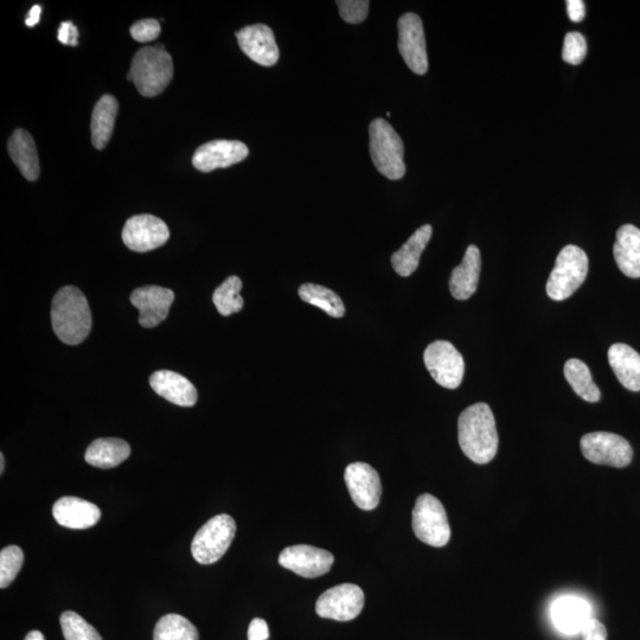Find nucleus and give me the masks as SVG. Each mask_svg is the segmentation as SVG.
<instances>
[{
	"instance_id": "0eeeda50",
	"label": "nucleus",
	"mask_w": 640,
	"mask_h": 640,
	"mask_svg": "<svg viewBox=\"0 0 640 640\" xmlns=\"http://www.w3.org/2000/svg\"><path fill=\"white\" fill-rule=\"evenodd\" d=\"M413 530L421 542L431 547H445L450 541V523H448L444 505L438 498L424 494L416 499L413 510Z\"/></svg>"
},
{
	"instance_id": "72a5a7b5",
	"label": "nucleus",
	"mask_w": 640,
	"mask_h": 640,
	"mask_svg": "<svg viewBox=\"0 0 640 640\" xmlns=\"http://www.w3.org/2000/svg\"><path fill=\"white\" fill-rule=\"evenodd\" d=\"M587 55V42L584 35L580 32H568L563 42L562 59L563 61L578 66L585 60Z\"/></svg>"
},
{
	"instance_id": "a211bd4d",
	"label": "nucleus",
	"mask_w": 640,
	"mask_h": 640,
	"mask_svg": "<svg viewBox=\"0 0 640 640\" xmlns=\"http://www.w3.org/2000/svg\"><path fill=\"white\" fill-rule=\"evenodd\" d=\"M57 523L69 529H88L100 521L101 510L95 504L78 497H63L54 504Z\"/></svg>"
},
{
	"instance_id": "f257e3e1",
	"label": "nucleus",
	"mask_w": 640,
	"mask_h": 640,
	"mask_svg": "<svg viewBox=\"0 0 640 640\" xmlns=\"http://www.w3.org/2000/svg\"><path fill=\"white\" fill-rule=\"evenodd\" d=\"M458 440L465 456L473 463L488 464L496 457L498 433L495 416L489 405L475 403L460 414Z\"/></svg>"
},
{
	"instance_id": "2eb2a0df",
	"label": "nucleus",
	"mask_w": 640,
	"mask_h": 640,
	"mask_svg": "<svg viewBox=\"0 0 640 640\" xmlns=\"http://www.w3.org/2000/svg\"><path fill=\"white\" fill-rule=\"evenodd\" d=\"M174 300L175 293L160 286L140 287L131 294V303L139 310V324L145 329L164 322Z\"/></svg>"
},
{
	"instance_id": "a878e982",
	"label": "nucleus",
	"mask_w": 640,
	"mask_h": 640,
	"mask_svg": "<svg viewBox=\"0 0 640 640\" xmlns=\"http://www.w3.org/2000/svg\"><path fill=\"white\" fill-rule=\"evenodd\" d=\"M131 456V447L123 439H96L88 446L85 460L89 465L99 469H113L124 463Z\"/></svg>"
},
{
	"instance_id": "79ce46f5",
	"label": "nucleus",
	"mask_w": 640,
	"mask_h": 640,
	"mask_svg": "<svg viewBox=\"0 0 640 640\" xmlns=\"http://www.w3.org/2000/svg\"><path fill=\"white\" fill-rule=\"evenodd\" d=\"M24 640H46L44 639L43 633L40 631H31L28 633V636L25 637Z\"/></svg>"
},
{
	"instance_id": "bb28decb",
	"label": "nucleus",
	"mask_w": 640,
	"mask_h": 640,
	"mask_svg": "<svg viewBox=\"0 0 640 640\" xmlns=\"http://www.w3.org/2000/svg\"><path fill=\"white\" fill-rule=\"evenodd\" d=\"M118 113V100L113 95H104L96 102L91 125L92 143L96 150H104L110 143Z\"/></svg>"
},
{
	"instance_id": "f03ea898",
	"label": "nucleus",
	"mask_w": 640,
	"mask_h": 640,
	"mask_svg": "<svg viewBox=\"0 0 640 640\" xmlns=\"http://www.w3.org/2000/svg\"><path fill=\"white\" fill-rule=\"evenodd\" d=\"M51 325L64 344H81L91 334L92 313L87 298L78 287L61 288L51 305Z\"/></svg>"
},
{
	"instance_id": "dca6fc26",
	"label": "nucleus",
	"mask_w": 640,
	"mask_h": 640,
	"mask_svg": "<svg viewBox=\"0 0 640 640\" xmlns=\"http://www.w3.org/2000/svg\"><path fill=\"white\" fill-rule=\"evenodd\" d=\"M248 155V147L238 140H214L198 147L192 165L198 171L211 172L241 163Z\"/></svg>"
},
{
	"instance_id": "6ab92c4d",
	"label": "nucleus",
	"mask_w": 640,
	"mask_h": 640,
	"mask_svg": "<svg viewBox=\"0 0 640 640\" xmlns=\"http://www.w3.org/2000/svg\"><path fill=\"white\" fill-rule=\"evenodd\" d=\"M150 386L157 395L177 406L194 407L198 400L194 384L175 371H156L150 377Z\"/></svg>"
},
{
	"instance_id": "e433bc0d",
	"label": "nucleus",
	"mask_w": 640,
	"mask_h": 640,
	"mask_svg": "<svg viewBox=\"0 0 640 640\" xmlns=\"http://www.w3.org/2000/svg\"><path fill=\"white\" fill-rule=\"evenodd\" d=\"M57 38H59V41L64 44V46L78 47L79 30L72 22H63L60 25Z\"/></svg>"
},
{
	"instance_id": "7c9ffc66",
	"label": "nucleus",
	"mask_w": 640,
	"mask_h": 640,
	"mask_svg": "<svg viewBox=\"0 0 640 640\" xmlns=\"http://www.w3.org/2000/svg\"><path fill=\"white\" fill-rule=\"evenodd\" d=\"M242 281L239 277H229L216 288L213 296V302L217 311L224 317L232 316L243 309V298L240 296L242 290Z\"/></svg>"
},
{
	"instance_id": "ea45409f",
	"label": "nucleus",
	"mask_w": 640,
	"mask_h": 640,
	"mask_svg": "<svg viewBox=\"0 0 640 640\" xmlns=\"http://www.w3.org/2000/svg\"><path fill=\"white\" fill-rule=\"evenodd\" d=\"M568 17L574 23L584 21L586 16V6L582 0H568L567 2Z\"/></svg>"
},
{
	"instance_id": "7ed1b4c3",
	"label": "nucleus",
	"mask_w": 640,
	"mask_h": 640,
	"mask_svg": "<svg viewBox=\"0 0 640 640\" xmlns=\"http://www.w3.org/2000/svg\"><path fill=\"white\" fill-rule=\"evenodd\" d=\"M174 78V61L165 49L145 47L134 55L127 80L146 98L163 93Z\"/></svg>"
},
{
	"instance_id": "4c0bfd02",
	"label": "nucleus",
	"mask_w": 640,
	"mask_h": 640,
	"mask_svg": "<svg viewBox=\"0 0 640 640\" xmlns=\"http://www.w3.org/2000/svg\"><path fill=\"white\" fill-rule=\"evenodd\" d=\"M582 640H607L606 627L592 618L581 631Z\"/></svg>"
},
{
	"instance_id": "9d476101",
	"label": "nucleus",
	"mask_w": 640,
	"mask_h": 640,
	"mask_svg": "<svg viewBox=\"0 0 640 640\" xmlns=\"http://www.w3.org/2000/svg\"><path fill=\"white\" fill-rule=\"evenodd\" d=\"M364 607V593L360 587L343 584L330 588L317 600L316 612L320 618L350 622L360 616Z\"/></svg>"
},
{
	"instance_id": "f8f14e48",
	"label": "nucleus",
	"mask_w": 640,
	"mask_h": 640,
	"mask_svg": "<svg viewBox=\"0 0 640 640\" xmlns=\"http://www.w3.org/2000/svg\"><path fill=\"white\" fill-rule=\"evenodd\" d=\"M399 50L402 59L409 69L418 75H425L428 70L424 24L418 15H402L398 23Z\"/></svg>"
},
{
	"instance_id": "2f4dec72",
	"label": "nucleus",
	"mask_w": 640,
	"mask_h": 640,
	"mask_svg": "<svg viewBox=\"0 0 640 640\" xmlns=\"http://www.w3.org/2000/svg\"><path fill=\"white\" fill-rule=\"evenodd\" d=\"M60 622L66 640H104L78 613L66 611L62 613Z\"/></svg>"
},
{
	"instance_id": "c9c22d12",
	"label": "nucleus",
	"mask_w": 640,
	"mask_h": 640,
	"mask_svg": "<svg viewBox=\"0 0 640 640\" xmlns=\"http://www.w3.org/2000/svg\"><path fill=\"white\" fill-rule=\"evenodd\" d=\"M130 31L133 40L140 43L151 42L159 37L160 24L157 19H143V21L134 23Z\"/></svg>"
},
{
	"instance_id": "473e14b6",
	"label": "nucleus",
	"mask_w": 640,
	"mask_h": 640,
	"mask_svg": "<svg viewBox=\"0 0 640 640\" xmlns=\"http://www.w3.org/2000/svg\"><path fill=\"white\" fill-rule=\"evenodd\" d=\"M23 562V550L17 546L6 547L0 552V588L9 587L15 581Z\"/></svg>"
},
{
	"instance_id": "4be33fe9",
	"label": "nucleus",
	"mask_w": 640,
	"mask_h": 640,
	"mask_svg": "<svg viewBox=\"0 0 640 640\" xmlns=\"http://www.w3.org/2000/svg\"><path fill=\"white\" fill-rule=\"evenodd\" d=\"M614 259L619 270L626 277L640 278V229L625 224L617 232V240L613 247Z\"/></svg>"
},
{
	"instance_id": "6e6552de",
	"label": "nucleus",
	"mask_w": 640,
	"mask_h": 640,
	"mask_svg": "<svg viewBox=\"0 0 640 640\" xmlns=\"http://www.w3.org/2000/svg\"><path fill=\"white\" fill-rule=\"evenodd\" d=\"M581 452L593 464L612 467L629 466L633 450L629 441L618 434L608 432L588 433L581 438Z\"/></svg>"
},
{
	"instance_id": "cd10ccee",
	"label": "nucleus",
	"mask_w": 640,
	"mask_h": 640,
	"mask_svg": "<svg viewBox=\"0 0 640 640\" xmlns=\"http://www.w3.org/2000/svg\"><path fill=\"white\" fill-rule=\"evenodd\" d=\"M566 380L571 384L574 392L587 402H599L600 390L593 382L590 369L578 358H572L565 364Z\"/></svg>"
},
{
	"instance_id": "4468645a",
	"label": "nucleus",
	"mask_w": 640,
	"mask_h": 640,
	"mask_svg": "<svg viewBox=\"0 0 640 640\" xmlns=\"http://www.w3.org/2000/svg\"><path fill=\"white\" fill-rule=\"evenodd\" d=\"M352 501L358 508L371 511L379 507L382 485L379 473L366 463L350 464L344 473Z\"/></svg>"
},
{
	"instance_id": "f3484780",
	"label": "nucleus",
	"mask_w": 640,
	"mask_h": 640,
	"mask_svg": "<svg viewBox=\"0 0 640 640\" xmlns=\"http://www.w3.org/2000/svg\"><path fill=\"white\" fill-rule=\"evenodd\" d=\"M239 46L243 53L255 63L264 67H272L279 60V48L273 31L265 24L249 25L236 32Z\"/></svg>"
},
{
	"instance_id": "ddd939ff",
	"label": "nucleus",
	"mask_w": 640,
	"mask_h": 640,
	"mask_svg": "<svg viewBox=\"0 0 640 640\" xmlns=\"http://www.w3.org/2000/svg\"><path fill=\"white\" fill-rule=\"evenodd\" d=\"M334 555L328 550L306 544L287 547L279 556L281 567L306 579H315L330 572L334 565Z\"/></svg>"
},
{
	"instance_id": "393cba45",
	"label": "nucleus",
	"mask_w": 640,
	"mask_h": 640,
	"mask_svg": "<svg viewBox=\"0 0 640 640\" xmlns=\"http://www.w3.org/2000/svg\"><path fill=\"white\" fill-rule=\"evenodd\" d=\"M432 234V226L425 224L416 230L398 252L393 254L392 266L396 273L407 278L418 270L420 256L430 242Z\"/></svg>"
},
{
	"instance_id": "a19ab883",
	"label": "nucleus",
	"mask_w": 640,
	"mask_h": 640,
	"mask_svg": "<svg viewBox=\"0 0 640 640\" xmlns=\"http://www.w3.org/2000/svg\"><path fill=\"white\" fill-rule=\"evenodd\" d=\"M41 14H42V8L40 5H34L32 6L30 12H29V16L27 18V21H25V23H27L28 27L32 28L35 27V25L40 22V18H41Z\"/></svg>"
},
{
	"instance_id": "1a4fd4ad",
	"label": "nucleus",
	"mask_w": 640,
	"mask_h": 640,
	"mask_svg": "<svg viewBox=\"0 0 640 640\" xmlns=\"http://www.w3.org/2000/svg\"><path fill=\"white\" fill-rule=\"evenodd\" d=\"M425 366L433 380L447 389H457L465 374L462 354L447 341H435L428 345L424 354Z\"/></svg>"
},
{
	"instance_id": "c85d7f7f",
	"label": "nucleus",
	"mask_w": 640,
	"mask_h": 640,
	"mask_svg": "<svg viewBox=\"0 0 640 640\" xmlns=\"http://www.w3.org/2000/svg\"><path fill=\"white\" fill-rule=\"evenodd\" d=\"M298 293L303 302L318 307L331 317L342 318L345 315L342 299L328 287L304 284L300 286Z\"/></svg>"
},
{
	"instance_id": "9b49d317",
	"label": "nucleus",
	"mask_w": 640,
	"mask_h": 640,
	"mask_svg": "<svg viewBox=\"0 0 640 640\" xmlns=\"http://www.w3.org/2000/svg\"><path fill=\"white\" fill-rule=\"evenodd\" d=\"M170 230L159 217L143 214L128 219L123 229V241L128 249L137 253L151 252L165 245Z\"/></svg>"
},
{
	"instance_id": "c756f323",
	"label": "nucleus",
	"mask_w": 640,
	"mask_h": 640,
	"mask_svg": "<svg viewBox=\"0 0 640 640\" xmlns=\"http://www.w3.org/2000/svg\"><path fill=\"white\" fill-rule=\"evenodd\" d=\"M153 640H200L194 624L179 614H166L159 619Z\"/></svg>"
},
{
	"instance_id": "f704fd0d",
	"label": "nucleus",
	"mask_w": 640,
	"mask_h": 640,
	"mask_svg": "<svg viewBox=\"0 0 640 640\" xmlns=\"http://www.w3.org/2000/svg\"><path fill=\"white\" fill-rule=\"evenodd\" d=\"M339 14L345 22L358 24L366 21L370 3L366 0H339Z\"/></svg>"
},
{
	"instance_id": "b1692460",
	"label": "nucleus",
	"mask_w": 640,
	"mask_h": 640,
	"mask_svg": "<svg viewBox=\"0 0 640 640\" xmlns=\"http://www.w3.org/2000/svg\"><path fill=\"white\" fill-rule=\"evenodd\" d=\"M8 151L12 162L17 165L24 178L35 182L40 177V159L30 133L18 128L9 139Z\"/></svg>"
},
{
	"instance_id": "20e7f679",
	"label": "nucleus",
	"mask_w": 640,
	"mask_h": 640,
	"mask_svg": "<svg viewBox=\"0 0 640 640\" xmlns=\"http://www.w3.org/2000/svg\"><path fill=\"white\" fill-rule=\"evenodd\" d=\"M370 156L377 171L399 181L406 174L405 145L387 120L377 118L369 126Z\"/></svg>"
},
{
	"instance_id": "5701e85b",
	"label": "nucleus",
	"mask_w": 640,
	"mask_h": 640,
	"mask_svg": "<svg viewBox=\"0 0 640 640\" xmlns=\"http://www.w3.org/2000/svg\"><path fill=\"white\" fill-rule=\"evenodd\" d=\"M608 362L617 379L631 392H640V355L623 343L613 344L608 350Z\"/></svg>"
},
{
	"instance_id": "aec40b11",
	"label": "nucleus",
	"mask_w": 640,
	"mask_h": 640,
	"mask_svg": "<svg viewBox=\"0 0 640 640\" xmlns=\"http://www.w3.org/2000/svg\"><path fill=\"white\" fill-rule=\"evenodd\" d=\"M550 614L555 626L566 635L581 633L592 619L590 604L576 597H562L556 600Z\"/></svg>"
},
{
	"instance_id": "37998d69",
	"label": "nucleus",
	"mask_w": 640,
	"mask_h": 640,
	"mask_svg": "<svg viewBox=\"0 0 640 640\" xmlns=\"http://www.w3.org/2000/svg\"><path fill=\"white\" fill-rule=\"evenodd\" d=\"M4 469H5V459H4V454H0V473H4Z\"/></svg>"
},
{
	"instance_id": "423d86ee",
	"label": "nucleus",
	"mask_w": 640,
	"mask_h": 640,
	"mask_svg": "<svg viewBox=\"0 0 640 640\" xmlns=\"http://www.w3.org/2000/svg\"><path fill=\"white\" fill-rule=\"evenodd\" d=\"M236 523L232 516L222 514L209 520L197 531L191 544V553L201 565H211L222 559L233 543Z\"/></svg>"
},
{
	"instance_id": "58836bf2",
	"label": "nucleus",
	"mask_w": 640,
	"mask_h": 640,
	"mask_svg": "<svg viewBox=\"0 0 640 640\" xmlns=\"http://www.w3.org/2000/svg\"><path fill=\"white\" fill-rule=\"evenodd\" d=\"M270 638V629L264 619L255 618L248 627V640H267Z\"/></svg>"
},
{
	"instance_id": "39448f33",
	"label": "nucleus",
	"mask_w": 640,
	"mask_h": 640,
	"mask_svg": "<svg viewBox=\"0 0 640 640\" xmlns=\"http://www.w3.org/2000/svg\"><path fill=\"white\" fill-rule=\"evenodd\" d=\"M587 274V254L578 246H566L556 258L554 270L548 279V297L555 302L572 297L585 283Z\"/></svg>"
},
{
	"instance_id": "412c9836",
	"label": "nucleus",
	"mask_w": 640,
	"mask_h": 640,
	"mask_svg": "<svg viewBox=\"0 0 640 640\" xmlns=\"http://www.w3.org/2000/svg\"><path fill=\"white\" fill-rule=\"evenodd\" d=\"M482 256L477 246L467 247L462 264L454 268L450 279V291L457 300L470 299L476 293Z\"/></svg>"
}]
</instances>
